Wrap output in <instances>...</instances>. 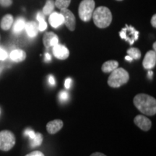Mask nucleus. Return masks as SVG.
Wrapping results in <instances>:
<instances>
[{
  "instance_id": "obj_1",
  "label": "nucleus",
  "mask_w": 156,
  "mask_h": 156,
  "mask_svg": "<svg viewBox=\"0 0 156 156\" xmlns=\"http://www.w3.org/2000/svg\"><path fill=\"white\" fill-rule=\"evenodd\" d=\"M134 105L140 112L147 116L156 114V100L155 98L145 93H140L134 98Z\"/></svg>"
},
{
  "instance_id": "obj_2",
  "label": "nucleus",
  "mask_w": 156,
  "mask_h": 156,
  "mask_svg": "<svg viewBox=\"0 0 156 156\" xmlns=\"http://www.w3.org/2000/svg\"><path fill=\"white\" fill-rule=\"evenodd\" d=\"M92 17L95 25L99 28H107L112 21V14L110 9L103 6L98 7L93 11Z\"/></svg>"
},
{
  "instance_id": "obj_3",
  "label": "nucleus",
  "mask_w": 156,
  "mask_h": 156,
  "mask_svg": "<svg viewBox=\"0 0 156 156\" xmlns=\"http://www.w3.org/2000/svg\"><path fill=\"white\" fill-rule=\"evenodd\" d=\"M129 75L128 72L123 68H116L112 72L108 79V85L110 87H119L128 83Z\"/></svg>"
},
{
  "instance_id": "obj_4",
  "label": "nucleus",
  "mask_w": 156,
  "mask_h": 156,
  "mask_svg": "<svg viewBox=\"0 0 156 156\" xmlns=\"http://www.w3.org/2000/svg\"><path fill=\"white\" fill-rule=\"evenodd\" d=\"M95 4L94 0H83L80 4L78 12L79 16L84 22H88L92 18Z\"/></svg>"
},
{
  "instance_id": "obj_5",
  "label": "nucleus",
  "mask_w": 156,
  "mask_h": 156,
  "mask_svg": "<svg viewBox=\"0 0 156 156\" xmlns=\"http://www.w3.org/2000/svg\"><path fill=\"white\" fill-rule=\"evenodd\" d=\"M16 142L15 134L9 130L0 132V151H9Z\"/></svg>"
},
{
  "instance_id": "obj_6",
  "label": "nucleus",
  "mask_w": 156,
  "mask_h": 156,
  "mask_svg": "<svg viewBox=\"0 0 156 156\" xmlns=\"http://www.w3.org/2000/svg\"><path fill=\"white\" fill-rule=\"evenodd\" d=\"M119 35L121 38L124 39L126 41H128L130 45H132L138 39L139 32L136 31L133 27L126 25L125 28H123L119 33Z\"/></svg>"
},
{
  "instance_id": "obj_7",
  "label": "nucleus",
  "mask_w": 156,
  "mask_h": 156,
  "mask_svg": "<svg viewBox=\"0 0 156 156\" xmlns=\"http://www.w3.org/2000/svg\"><path fill=\"white\" fill-rule=\"evenodd\" d=\"M61 14L64 17V23L70 31L75 30L76 19L75 15L69 9H64L61 10Z\"/></svg>"
},
{
  "instance_id": "obj_8",
  "label": "nucleus",
  "mask_w": 156,
  "mask_h": 156,
  "mask_svg": "<svg viewBox=\"0 0 156 156\" xmlns=\"http://www.w3.org/2000/svg\"><path fill=\"white\" fill-rule=\"evenodd\" d=\"M134 122L142 131L147 132L151 129L152 126L151 121L143 115H137L134 119Z\"/></svg>"
},
{
  "instance_id": "obj_9",
  "label": "nucleus",
  "mask_w": 156,
  "mask_h": 156,
  "mask_svg": "<svg viewBox=\"0 0 156 156\" xmlns=\"http://www.w3.org/2000/svg\"><path fill=\"white\" fill-rule=\"evenodd\" d=\"M156 64V53L155 51H149L146 53L142 62L143 67L146 69H151Z\"/></svg>"
},
{
  "instance_id": "obj_10",
  "label": "nucleus",
  "mask_w": 156,
  "mask_h": 156,
  "mask_svg": "<svg viewBox=\"0 0 156 156\" xmlns=\"http://www.w3.org/2000/svg\"><path fill=\"white\" fill-rule=\"evenodd\" d=\"M53 54L56 58L58 59H67L69 56V51L68 48L64 45L57 44L53 46Z\"/></svg>"
},
{
  "instance_id": "obj_11",
  "label": "nucleus",
  "mask_w": 156,
  "mask_h": 156,
  "mask_svg": "<svg viewBox=\"0 0 156 156\" xmlns=\"http://www.w3.org/2000/svg\"><path fill=\"white\" fill-rule=\"evenodd\" d=\"M43 43L45 47L48 48L51 46H54L58 44V38L53 32L46 33L43 38Z\"/></svg>"
},
{
  "instance_id": "obj_12",
  "label": "nucleus",
  "mask_w": 156,
  "mask_h": 156,
  "mask_svg": "<svg viewBox=\"0 0 156 156\" xmlns=\"http://www.w3.org/2000/svg\"><path fill=\"white\" fill-rule=\"evenodd\" d=\"M63 125V122L60 119L51 121L46 124V130H47L48 133H49L50 134H56L62 129Z\"/></svg>"
},
{
  "instance_id": "obj_13",
  "label": "nucleus",
  "mask_w": 156,
  "mask_h": 156,
  "mask_svg": "<svg viewBox=\"0 0 156 156\" xmlns=\"http://www.w3.org/2000/svg\"><path fill=\"white\" fill-rule=\"evenodd\" d=\"M48 21H49L51 26L54 28H57L60 25L64 24V17L61 13L53 12L51 14L49 15Z\"/></svg>"
},
{
  "instance_id": "obj_14",
  "label": "nucleus",
  "mask_w": 156,
  "mask_h": 156,
  "mask_svg": "<svg viewBox=\"0 0 156 156\" xmlns=\"http://www.w3.org/2000/svg\"><path fill=\"white\" fill-rule=\"evenodd\" d=\"M25 30L29 37L34 38L38 34V25L34 21H30L25 23Z\"/></svg>"
},
{
  "instance_id": "obj_15",
  "label": "nucleus",
  "mask_w": 156,
  "mask_h": 156,
  "mask_svg": "<svg viewBox=\"0 0 156 156\" xmlns=\"http://www.w3.org/2000/svg\"><path fill=\"white\" fill-rule=\"evenodd\" d=\"M9 57L13 62H21L26 58V53L23 50L15 49L11 52L9 54Z\"/></svg>"
},
{
  "instance_id": "obj_16",
  "label": "nucleus",
  "mask_w": 156,
  "mask_h": 156,
  "mask_svg": "<svg viewBox=\"0 0 156 156\" xmlns=\"http://www.w3.org/2000/svg\"><path fill=\"white\" fill-rule=\"evenodd\" d=\"M119 67V62L115 60H109L103 63L101 69L104 73H112L114 69Z\"/></svg>"
},
{
  "instance_id": "obj_17",
  "label": "nucleus",
  "mask_w": 156,
  "mask_h": 156,
  "mask_svg": "<svg viewBox=\"0 0 156 156\" xmlns=\"http://www.w3.org/2000/svg\"><path fill=\"white\" fill-rule=\"evenodd\" d=\"M13 22H14V18H13L12 15L9 14L6 15L2 19L0 26H1L2 30H8L9 29H10L12 25Z\"/></svg>"
},
{
  "instance_id": "obj_18",
  "label": "nucleus",
  "mask_w": 156,
  "mask_h": 156,
  "mask_svg": "<svg viewBox=\"0 0 156 156\" xmlns=\"http://www.w3.org/2000/svg\"><path fill=\"white\" fill-rule=\"evenodd\" d=\"M25 19L23 18H18L15 21V23L13 25V28H12V31L13 33L15 34H20V32L25 29Z\"/></svg>"
},
{
  "instance_id": "obj_19",
  "label": "nucleus",
  "mask_w": 156,
  "mask_h": 156,
  "mask_svg": "<svg viewBox=\"0 0 156 156\" xmlns=\"http://www.w3.org/2000/svg\"><path fill=\"white\" fill-rule=\"evenodd\" d=\"M55 8V3L54 0H46V2L43 8V14L44 15H49L51 14Z\"/></svg>"
},
{
  "instance_id": "obj_20",
  "label": "nucleus",
  "mask_w": 156,
  "mask_h": 156,
  "mask_svg": "<svg viewBox=\"0 0 156 156\" xmlns=\"http://www.w3.org/2000/svg\"><path fill=\"white\" fill-rule=\"evenodd\" d=\"M36 19L38 21V30L43 32L47 28V23L45 21L44 15L42 12H38L36 15Z\"/></svg>"
},
{
  "instance_id": "obj_21",
  "label": "nucleus",
  "mask_w": 156,
  "mask_h": 156,
  "mask_svg": "<svg viewBox=\"0 0 156 156\" xmlns=\"http://www.w3.org/2000/svg\"><path fill=\"white\" fill-rule=\"evenodd\" d=\"M43 135L41 133H36V135L33 139L30 140V146L32 147H38L42 144L43 142Z\"/></svg>"
},
{
  "instance_id": "obj_22",
  "label": "nucleus",
  "mask_w": 156,
  "mask_h": 156,
  "mask_svg": "<svg viewBox=\"0 0 156 156\" xmlns=\"http://www.w3.org/2000/svg\"><path fill=\"white\" fill-rule=\"evenodd\" d=\"M128 56L132 58V59H140L141 58V51L137 48H130L126 51Z\"/></svg>"
},
{
  "instance_id": "obj_23",
  "label": "nucleus",
  "mask_w": 156,
  "mask_h": 156,
  "mask_svg": "<svg viewBox=\"0 0 156 156\" xmlns=\"http://www.w3.org/2000/svg\"><path fill=\"white\" fill-rule=\"evenodd\" d=\"M71 2V0H56L54 2L55 3V6L59 9H67Z\"/></svg>"
},
{
  "instance_id": "obj_24",
  "label": "nucleus",
  "mask_w": 156,
  "mask_h": 156,
  "mask_svg": "<svg viewBox=\"0 0 156 156\" xmlns=\"http://www.w3.org/2000/svg\"><path fill=\"white\" fill-rule=\"evenodd\" d=\"M24 134H25V135L28 136L29 137H30V140L33 139V138L35 136V135H36V132H35L34 130L30 129H27L25 131Z\"/></svg>"
},
{
  "instance_id": "obj_25",
  "label": "nucleus",
  "mask_w": 156,
  "mask_h": 156,
  "mask_svg": "<svg viewBox=\"0 0 156 156\" xmlns=\"http://www.w3.org/2000/svg\"><path fill=\"white\" fill-rule=\"evenodd\" d=\"M8 56L7 51L5 50H4L3 48H0V61H4Z\"/></svg>"
},
{
  "instance_id": "obj_26",
  "label": "nucleus",
  "mask_w": 156,
  "mask_h": 156,
  "mask_svg": "<svg viewBox=\"0 0 156 156\" xmlns=\"http://www.w3.org/2000/svg\"><path fill=\"white\" fill-rule=\"evenodd\" d=\"M12 0H0V5L2 7H9L12 5Z\"/></svg>"
},
{
  "instance_id": "obj_27",
  "label": "nucleus",
  "mask_w": 156,
  "mask_h": 156,
  "mask_svg": "<svg viewBox=\"0 0 156 156\" xmlns=\"http://www.w3.org/2000/svg\"><path fill=\"white\" fill-rule=\"evenodd\" d=\"M59 98L60 100L64 101H67L68 99V93L65 91H62V92L59 93Z\"/></svg>"
},
{
  "instance_id": "obj_28",
  "label": "nucleus",
  "mask_w": 156,
  "mask_h": 156,
  "mask_svg": "<svg viewBox=\"0 0 156 156\" xmlns=\"http://www.w3.org/2000/svg\"><path fill=\"white\" fill-rule=\"evenodd\" d=\"M25 156H45L44 154L41 151H33L31 153H28V155H26Z\"/></svg>"
},
{
  "instance_id": "obj_29",
  "label": "nucleus",
  "mask_w": 156,
  "mask_h": 156,
  "mask_svg": "<svg viewBox=\"0 0 156 156\" xmlns=\"http://www.w3.org/2000/svg\"><path fill=\"white\" fill-rule=\"evenodd\" d=\"M72 84V79L71 78H67L65 80V83H64V86L67 89H69L70 87H71Z\"/></svg>"
},
{
  "instance_id": "obj_30",
  "label": "nucleus",
  "mask_w": 156,
  "mask_h": 156,
  "mask_svg": "<svg viewBox=\"0 0 156 156\" xmlns=\"http://www.w3.org/2000/svg\"><path fill=\"white\" fill-rule=\"evenodd\" d=\"M48 83H49L50 85H52V86L55 85V79H54V77L52 75H50L49 77H48Z\"/></svg>"
},
{
  "instance_id": "obj_31",
  "label": "nucleus",
  "mask_w": 156,
  "mask_h": 156,
  "mask_svg": "<svg viewBox=\"0 0 156 156\" xmlns=\"http://www.w3.org/2000/svg\"><path fill=\"white\" fill-rule=\"evenodd\" d=\"M156 15H154L153 17H152L151 19V25L153 28H155L156 27Z\"/></svg>"
},
{
  "instance_id": "obj_32",
  "label": "nucleus",
  "mask_w": 156,
  "mask_h": 156,
  "mask_svg": "<svg viewBox=\"0 0 156 156\" xmlns=\"http://www.w3.org/2000/svg\"><path fill=\"white\" fill-rule=\"evenodd\" d=\"M90 156H106V155H104L103 153H99V152H95V153H93L91 154Z\"/></svg>"
},
{
  "instance_id": "obj_33",
  "label": "nucleus",
  "mask_w": 156,
  "mask_h": 156,
  "mask_svg": "<svg viewBox=\"0 0 156 156\" xmlns=\"http://www.w3.org/2000/svg\"><path fill=\"white\" fill-rule=\"evenodd\" d=\"M51 59V56L49 54L46 53V54H45V61L48 62V61H50Z\"/></svg>"
},
{
  "instance_id": "obj_34",
  "label": "nucleus",
  "mask_w": 156,
  "mask_h": 156,
  "mask_svg": "<svg viewBox=\"0 0 156 156\" xmlns=\"http://www.w3.org/2000/svg\"><path fill=\"white\" fill-rule=\"evenodd\" d=\"M125 59L126 60V61H129V62H132V57H130L129 56H125Z\"/></svg>"
},
{
  "instance_id": "obj_35",
  "label": "nucleus",
  "mask_w": 156,
  "mask_h": 156,
  "mask_svg": "<svg viewBox=\"0 0 156 156\" xmlns=\"http://www.w3.org/2000/svg\"><path fill=\"white\" fill-rule=\"evenodd\" d=\"M3 69H4V65H3V64H0V73L2 72Z\"/></svg>"
},
{
  "instance_id": "obj_36",
  "label": "nucleus",
  "mask_w": 156,
  "mask_h": 156,
  "mask_svg": "<svg viewBox=\"0 0 156 156\" xmlns=\"http://www.w3.org/2000/svg\"><path fill=\"white\" fill-rule=\"evenodd\" d=\"M153 49H154V51H155V50H156V43H155V42L154 43V44H153Z\"/></svg>"
},
{
  "instance_id": "obj_37",
  "label": "nucleus",
  "mask_w": 156,
  "mask_h": 156,
  "mask_svg": "<svg viewBox=\"0 0 156 156\" xmlns=\"http://www.w3.org/2000/svg\"><path fill=\"white\" fill-rule=\"evenodd\" d=\"M153 72H151V71H150L149 73H148V75H149V77H152V75H153Z\"/></svg>"
},
{
  "instance_id": "obj_38",
  "label": "nucleus",
  "mask_w": 156,
  "mask_h": 156,
  "mask_svg": "<svg viewBox=\"0 0 156 156\" xmlns=\"http://www.w3.org/2000/svg\"><path fill=\"white\" fill-rule=\"evenodd\" d=\"M116 1H122V0H116Z\"/></svg>"
}]
</instances>
